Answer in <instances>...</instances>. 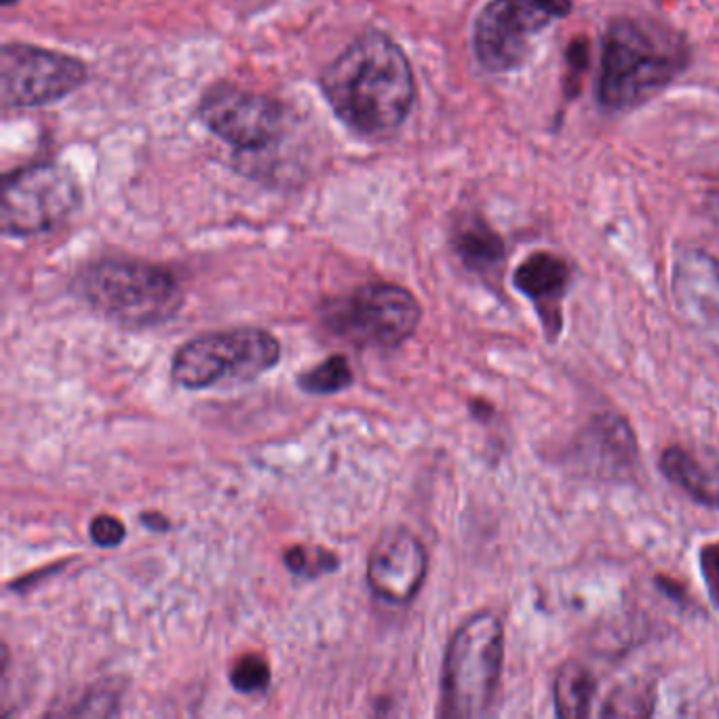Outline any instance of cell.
<instances>
[{"label": "cell", "mask_w": 719, "mask_h": 719, "mask_svg": "<svg viewBox=\"0 0 719 719\" xmlns=\"http://www.w3.org/2000/svg\"><path fill=\"white\" fill-rule=\"evenodd\" d=\"M321 89L340 121L367 138L395 133L416 100L412 66L382 32L355 38L323 70Z\"/></svg>", "instance_id": "cell-1"}, {"label": "cell", "mask_w": 719, "mask_h": 719, "mask_svg": "<svg viewBox=\"0 0 719 719\" xmlns=\"http://www.w3.org/2000/svg\"><path fill=\"white\" fill-rule=\"evenodd\" d=\"M688 60L686 38L673 28L644 17L618 19L604 41L599 100L612 110L637 106L682 74Z\"/></svg>", "instance_id": "cell-2"}, {"label": "cell", "mask_w": 719, "mask_h": 719, "mask_svg": "<svg viewBox=\"0 0 719 719\" xmlns=\"http://www.w3.org/2000/svg\"><path fill=\"white\" fill-rule=\"evenodd\" d=\"M72 294L125 329L161 325L184 304L182 287L167 268L121 258L97 260L79 270Z\"/></svg>", "instance_id": "cell-3"}, {"label": "cell", "mask_w": 719, "mask_h": 719, "mask_svg": "<svg viewBox=\"0 0 719 719\" xmlns=\"http://www.w3.org/2000/svg\"><path fill=\"white\" fill-rule=\"evenodd\" d=\"M504 625L498 614H473L452 635L443 658L441 717L473 719L488 715L500 684Z\"/></svg>", "instance_id": "cell-4"}, {"label": "cell", "mask_w": 719, "mask_h": 719, "mask_svg": "<svg viewBox=\"0 0 719 719\" xmlns=\"http://www.w3.org/2000/svg\"><path fill=\"white\" fill-rule=\"evenodd\" d=\"M281 361V344L262 327L211 332L184 342L171 359V380L186 391L251 382Z\"/></svg>", "instance_id": "cell-5"}, {"label": "cell", "mask_w": 719, "mask_h": 719, "mask_svg": "<svg viewBox=\"0 0 719 719\" xmlns=\"http://www.w3.org/2000/svg\"><path fill=\"white\" fill-rule=\"evenodd\" d=\"M323 325L359 348H395L410 340L422 308L410 289L395 283H367L321 306Z\"/></svg>", "instance_id": "cell-6"}, {"label": "cell", "mask_w": 719, "mask_h": 719, "mask_svg": "<svg viewBox=\"0 0 719 719\" xmlns=\"http://www.w3.org/2000/svg\"><path fill=\"white\" fill-rule=\"evenodd\" d=\"M81 205L74 173L55 163L17 169L3 180L0 226L7 237H34L62 224Z\"/></svg>", "instance_id": "cell-7"}, {"label": "cell", "mask_w": 719, "mask_h": 719, "mask_svg": "<svg viewBox=\"0 0 719 719\" xmlns=\"http://www.w3.org/2000/svg\"><path fill=\"white\" fill-rule=\"evenodd\" d=\"M87 79L76 57L32 47L5 45L0 51V100L15 108H34L62 100Z\"/></svg>", "instance_id": "cell-8"}, {"label": "cell", "mask_w": 719, "mask_h": 719, "mask_svg": "<svg viewBox=\"0 0 719 719\" xmlns=\"http://www.w3.org/2000/svg\"><path fill=\"white\" fill-rule=\"evenodd\" d=\"M201 121L239 150H262L285 129V110L268 95L232 85L211 87L199 106Z\"/></svg>", "instance_id": "cell-9"}, {"label": "cell", "mask_w": 719, "mask_h": 719, "mask_svg": "<svg viewBox=\"0 0 719 719\" xmlns=\"http://www.w3.org/2000/svg\"><path fill=\"white\" fill-rule=\"evenodd\" d=\"M532 0H492L475 24L477 60L490 72H509L526 60L532 36L549 24Z\"/></svg>", "instance_id": "cell-10"}, {"label": "cell", "mask_w": 719, "mask_h": 719, "mask_svg": "<svg viewBox=\"0 0 719 719\" xmlns=\"http://www.w3.org/2000/svg\"><path fill=\"white\" fill-rule=\"evenodd\" d=\"M429 572V555L416 534L405 528L386 530L369 551L367 585L393 606H405L422 589Z\"/></svg>", "instance_id": "cell-11"}, {"label": "cell", "mask_w": 719, "mask_h": 719, "mask_svg": "<svg viewBox=\"0 0 719 719\" xmlns=\"http://www.w3.org/2000/svg\"><path fill=\"white\" fill-rule=\"evenodd\" d=\"M574 466L582 475L606 481H629L639 469V445L631 424L616 414H599L572 445Z\"/></svg>", "instance_id": "cell-12"}, {"label": "cell", "mask_w": 719, "mask_h": 719, "mask_svg": "<svg viewBox=\"0 0 719 719\" xmlns=\"http://www.w3.org/2000/svg\"><path fill=\"white\" fill-rule=\"evenodd\" d=\"M671 287L682 319L719 348V260L703 249H684L675 260Z\"/></svg>", "instance_id": "cell-13"}, {"label": "cell", "mask_w": 719, "mask_h": 719, "mask_svg": "<svg viewBox=\"0 0 719 719\" xmlns=\"http://www.w3.org/2000/svg\"><path fill=\"white\" fill-rule=\"evenodd\" d=\"M513 283L534 302L544 329L555 338L561 329V300L570 285L568 262L547 251H538L519 264Z\"/></svg>", "instance_id": "cell-14"}, {"label": "cell", "mask_w": 719, "mask_h": 719, "mask_svg": "<svg viewBox=\"0 0 719 719\" xmlns=\"http://www.w3.org/2000/svg\"><path fill=\"white\" fill-rule=\"evenodd\" d=\"M660 471L692 500L719 509V473L711 471L686 448H667L660 456Z\"/></svg>", "instance_id": "cell-15"}, {"label": "cell", "mask_w": 719, "mask_h": 719, "mask_svg": "<svg viewBox=\"0 0 719 719\" xmlns=\"http://www.w3.org/2000/svg\"><path fill=\"white\" fill-rule=\"evenodd\" d=\"M454 249L466 268L494 272L504 262V243L498 232L479 218H466L454 230Z\"/></svg>", "instance_id": "cell-16"}, {"label": "cell", "mask_w": 719, "mask_h": 719, "mask_svg": "<svg viewBox=\"0 0 719 719\" xmlns=\"http://www.w3.org/2000/svg\"><path fill=\"white\" fill-rule=\"evenodd\" d=\"M597 692L593 673L580 663H566L553 684V701L559 717L580 719L591 715V705Z\"/></svg>", "instance_id": "cell-17"}, {"label": "cell", "mask_w": 719, "mask_h": 719, "mask_svg": "<svg viewBox=\"0 0 719 719\" xmlns=\"http://www.w3.org/2000/svg\"><path fill=\"white\" fill-rule=\"evenodd\" d=\"M355 376L351 363L344 355H332L313 369L298 376V386L304 393L325 397V395H336L340 391H346L348 386L353 384Z\"/></svg>", "instance_id": "cell-18"}, {"label": "cell", "mask_w": 719, "mask_h": 719, "mask_svg": "<svg viewBox=\"0 0 719 719\" xmlns=\"http://www.w3.org/2000/svg\"><path fill=\"white\" fill-rule=\"evenodd\" d=\"M285 566L289 572L302 578H317L325 572L338 570L340 559L329 553L327 549H310V547H291L283 555Z\"/></svg>", "instance_id": "cell-19"}, {"label": "cell", "mask_w": 719, "mask_h": 719, "mask_svg": "<svg viewBox=\"0 0 719 719\" xmlns=\"http://www.w3.org/2000/svg\"><path fill=\"white\" fill-rule=\"evenodd\" d=\"M270 677V667L264 656L245 654L230 669V686L241 694H254L268 688Z\"/></svg>", "instance_id": "cell-20"}, {"label": "cell", "mask_w": 719, "mask_h": 719, "mask_svg": "<svg viewBox=\"0 0 719 719\" xmlns=\"http://www.w3.org/2000/svg\"><path fill=\"white\" fill-rule=\"evenodd\" d=\"M652 696L648 688H620L604 707L606 717H646L652 713Z\"/></svg>", "instance_id": "cell-21"}, {"label": "cell", "mask_w": 719, "mask_h": 719, "mask_svg": "<svg viewBox=\"0 0 719 719\" xmlns=\"http://www.w3.org/2000/svg\"><path fill=\"white\" fill-rule=\"evenodd\" d=\"M125 523L112 515H97L89 523V536L95 547L114 549L125 540Z\"/></svg>", "instance_id": "cell-22"}, {"label": "cell", "mask_w": 719, "mask_h": 719, "mask_svg": "<svg viewBox=\"0 0 719 719\" xmlns=\"http://www.w3.org/2000/svg\"><path fill=\"white\" fill-rule=\"evenodd\" d=\"M698 561H701V574L711 595V601L715 606H719V542L705 544Z\"/></svg>", "instance_id": "cell-23"}, {"label": "cell", "mask_w": 719, "mask_h": 719, "mask_svg": "<svg viewBox=\"0 0 719 719\" xmlns=\"http://www.w3.org/2000/svg\"><path fill=\"white\" fill-rule=\"evenodd\" d=\"M532 3L549 17H563L572 11V0H532Z\"/></svg>", "instance_id": "cell-24"}, {"label": "cell", "mask_w": 719, "mask_h": 719, "mask_svg": "<svg viewBox=\"0 0 719 719\" xmlns=\"http://www.w3.org/2000/svg\"><path fill=\"white\" fill-rule=\"evenodd\" d=\"M140 521H142V526L150 532H167L169 530V519L161 513H142Z\"/></svg>", "instance_id": "cell-25"}, {"label": "cell", "mask_w": 719, "mask_h": 719, "mask_svg": "<svg viewBox=\"0 0 719 719\" xmlns=\"http://www.w3.org/2000/svg\"><path fill=\"white\" fill-rule=\"evenodd\" d=\"M3 3H5V5H13V0H3Z\"/></svg>", "instance_id": "cell-26"}]
</instances>
